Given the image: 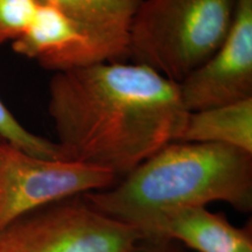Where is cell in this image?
Wrapping results in <instances>:
<instances>
[{
    "mask_svg": "<svg viewBox=\"0 0 252 252\" xmlns=\"http://www.w3.org/2000/svg\"><path fill=\"white\" fill-rule=\"evenodd\" d=\"M244 252H252V250H249V251H244Z\"/></svg>",
    "mask_w": 252,
    "mask_h": 252,
    "instance_id": "14",
    "label": "cell"
},
{
    "mask_svg": "<svg viewBox=\"0 0 252 252\" xmlns=\"http://www.w3.org/2000/svg\"><path fill=\"white\" fill-rule=\"evenodd\" d=\"M178 86L188 112L252 98V0H236L225 40Z\"/></svg>",
    "mask_w": 252,
    "mask_h": 252,
    "instance_id": "6",
    "label": "cell"
},
{
    "mask_svg": "<svg viewBox=\"0 0 252 252\" xmlns=\"http://www.w3.org/2000/svg\"><path fill=\"white\" fill-rule=\"evenodd\" d=\"M12 49L55 72L122 60L111 47L81 28L60 9L41 2L31 26L12 42Z\"/></svg>",
    "mask_w": 252,
    "mask_h": 252,
    "instance_id": "7",
    "label": "cell"
},
{
    "mask_svg": "<svg viewBox=\"0 0 252 252\" xmlns=\"http://www.w3.org/2000/svg\"><path fill=\"white\" fill-rule=\"evenodd\" d=\"M131 252H185L181 244L158 238H144Z\"/></svg>",
    "mask_w": 252,
    "mask_h": 252,
    "instance_id": "13",
    "label": "cell"
},
{
    "mask_svg": "<svg viewBox=\"0 0 252 252\" xmlns=\"http://www.w3.org/2000/svg\"><path fill=\"white\" fill-rule=\"evenodd\" d=\"M176 141L226 145L252 154V98L188 112Z\"/></svg>",
    "mask_w": 252,
    "mask_h": 252,
    "instance_id": "10",
    "label": "cell"
},
{
    "mask_svg": "<svg viewBox=\"0 0 252 252\" xmlns=\"http://www.w3.org/2000/svg\"><path fill=\"white\" fill-rule=\"evenodd\" d=\"M141 239L137 228L104 215L77 195L0 230V252H131Z\"/></svg>",
    "mask_w": 252,
    "mask_h": 252,
    "instance_id": "4",
    "label": "cell"
},
{
    "mask_svg": "<svg viewBox=\"0 0 252 252\" xmlns=\"http://www.w3.org/2000/svg\"><path fill=\"white\" fill-rule=\"evenodd\" d=\"M52 5L88 33L128 58L130 32L143 0H37Z\"/></svg>",
    "mask_w": 252,
    "mask_h": 252,
    "instance_id": "9",
    "label": "cell"
},
{
    "mask_svg": "<svg viewBox=\"0 0 252 252\" xmlns=\"http://www.w3.org/2000/svg\"><path fill=\"white\" fill-rule=\"evenodd\" d=\"M118 181L109 169L31 156L0 137V230L39 208Z\"/></svg>",
    "mask_w": 252,
    "mask_h": 252,
    "instance_id": "5",
    "label": "cell"
},
{
    "mask_svg": "<svg viewBox=\"0 0 252 252\" xmlns=\"http://www.w3.org/2000/svg\"><path fill=\"white\" fill-rule=\"evenodd\" d=\"M48 111L68 160L124 178L178 140L188 111L179 86L139 63L55 72Z\"/></svg>",
    "mask_w": 252,
    "mask_h": 252,
    "instance_id": "1",
    "label": "cell"
},
{
    "mask_svg": "<svg viewBox=\"0 0 252 252\" xmlns=\"http://www.w3.org/2000/svg\"><path fill=\"white\" fill-rule=\"evenodd\" d=\"M37 0H0V45L19 39L33 21Z\"/></svg>",
    "mask_w": 252,
    "mask_h": 252,
    "instance_id": "12",
    "label": "cell"
},
{
    "mask_svg": "<svg viewBox=\"0 0 252 252\" xmlns=\"http://www.w3.org/2000/svg\"><path fill=\"white\" fill-rule=\"evenodd\" d=\"M104 215L139 228L167 210L222 201L252 209V154L220 144L166 145L112 187L82 195Z\"/></svg>",
    "mask_w": 252,
    "mask_h": 252,
    "instance_id": "2",
    "label": "cell"
},
{
    "mask_svg": "<svg viewBox=\"0 0 252 252\" xmlns=\"http://www.w3.org/2000/svg\"><path fill=\"white\" fill-rule=\"evenodd\" d=\"M236 0H143L130 32L128 56L179 84L220 48Z\"/></svg>",
    "mask_w": 252,
    "mask_h": 252,
    "instance_id": "3",
    "label": "cell"
},
{
    "mask_svg": "<svg viewBox=\"0 0 252 252\" xmlns=\"http://www.w3.org/2000/svg\"><path fill=\"white\" fill-rule=\"evenodd\" d=\"M0 137L31 156L52 160H68L62 147L55 141L32 133L17 121L0 100Z\"/></svg>",
    "mask_w": 252,
    "mask_h": 252,
    "instance_id": "11",
    "label": "cell"
},
{
    "mask_svg": "<svg viewBox=\"0 0 252 252\" xmlns=\"http://www.w3.org/2000/svg\"><path fill=\"white\" fill-rule=\"evenodd\" d=\"M138 230L144 238L184 244L197 252H244L252 250L251 224L232 225L223 215L206 207L167 210L143 223Z\"/></svg>",
    "mask_w": 252,
    "mask_h": 252,
    "instance_id": "8",
    "label": "cell"
}]
</instances>
